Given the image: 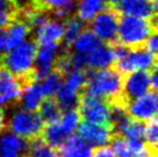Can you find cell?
I'll use <instances>...</instances> for the list:
<instances>
[{"instance_id": "obj_1", "label": "cell", "mask_w": 158, "mask_h": 157, "mask_svg": "<svg viewBox=\"0 0 158 157\" xmlns=\"http://www.w3.org/2000/svg\"><path fill=\"white\" fill-rule=\"evenodd\" d=\"M123 75L115 68L107 67L103 70H92V72L87 73V82L83 91L106 100L107 103L118 102L126 100L123 95Z\"/></svg>"}, {"instance_id": "obj_2", "label": "cell", "mask_w": 158, "mask_h": 157, "mask_svg": "<svg viewBox=\"0 0 158 157\" xmlns=\"http://www.w3.org/2000/svg\"><path fill=\"white\" fill-rule=\"evenodd\" d=\"M37 44L35 40L24 39L22 43L6 51L0 57V64L22 81L23 86L36 78L35 56Z\"/></svg>"}, {"instance_id": "obj_3", "label": "cell", "mask_w": 158, "mask_h": 157, "mask_svg": "<svg viewBox=\"0 0 158 157\" xmlns=\"http://www.w3.org/2000/svg\"><path fill=\"white\" fill-rule=\"evenodd\" d=\"M156 19H143L137 16L123 15L119 20L117 38L123 46L133 49L142 46L145 39L156 32Z\"/></svg>"}, {"instance_id": "obj_4", "label": "cell", "mask_w": 158, "mask_h": 157, "mask_svg": "<svg viewBox=\"0 0 158 157\" xmlns=\"http://www.w3.org/2000/svg\"><path fill=\"white\" fill-rule=\"evenodd\" d=\"M115 60L114 68L120 74L126 75L135 70H151L156 67V53L150 52L143 46L126 48L120 44H113Z\"/></svg>"}, {"instance_id": "obj_5", "label": "cell", "mask_w": 158, "mask_h": 157, "mask_svg": "<svg viewBox=\"0 0 158 157\" xmlns=\"http://www.w3.org/2000/svg\"><path fill=\"white\" fill-rule=\"evenodd\" d=\"M79 112L76 110L65 111V113L53 122H48L43 127L40 136L48 144L53 148H58L69 138L80 124Z\"/></svg>"}, {"instance_id": "obj_6", "label": "cell", "mask_w": 158, "mask_h": 157, "mask_svg": "<svg viewBox=\"0 0 158 157\" xmlns=\"http://www.w3.org/2000/svg\"><path fill=\"white\" fill-rule=\"evenodd\" d=\"M77 109L80 117L83 120L99 124L113 129L110 104L106 100L81 92Z\"/></svg>"}, {"instance_id": "obj_7", "label": "cell", "mask_w": 158, "mask_h": 157, "mask_svg": "<svg viewBox=\"0 0 158 157\" xmlns=\"http://www.w3.org/2000/svg\"><path fill=\"white\" fill-rule=\"evenodd\" d=\"M8 126L12 133L29 141L40 136L42 129L44 127V121L37 112L23 109L18 110L12 114Z\"/></svg>"}, {"instance_id": "obj_8", "label": "cell", "mask_w": 158, "mask_h": 157, "mask_svg": "<svg viewBox=\"0 0 158 157\" xmlns=\"http://www.w3.org/2000/svg\"><path fill=\"white\" fill-rule=\"evenodd\" d=\"M119 18L120 14L118 13V11L114 6L112 7V5H110L107 8H104L90 21V30L102 42L113 43L117 38L118 24L120 20Z\"/></svg>"}, {"instance_id": "obj_9", "label": "cell", "mask_w": 158, "mask_h": 157, "mask_svg": "<svg viewBox=\"0 0 158 157\" xmlns=\"http://www.w3.org/2000/svg\"><path fill=\"white\" fill-rule=\"evenodd\" d=\"M110 142L118 157H157V148L149 147L141 140H128L113 134Z\"/></svg>"}, {"instance_id": "obj_10", "label": "cell", "mask_w": 158, "mask_h": 157, "mask_svg": "<svg viewBox=\"0 0 158 157\" xmlns=\"http://www.w3.org/2000/svg\"><path fill=\"white\" fill-rule=\"evenodd\" d=\"M157 95L156 90H151L128 100L126 104V112L134 119L141 121H148L157 117Z\"/></svg>"}, {"instance_id": "obj_11", "label": "cell", "mask_w": 158, "mask_h": 157, "mask_svg": "<svg viewBox=\"0 0 158 157\" xmlns=\"http://www.w3.org/2000/svg\"><path fill=\"white\" fill-rule=\"evenodd\" d=\"M151 90L150 70H135L126 74L123 81V95L127 100Z\"/></svg>"}, {"instance_id": "obj_12", "label": "cell", "mask_w": 158, "mask_h": 157, "mask_svg": "<svg viewBox=\"0 0 158 157\" xmlns=\"http://www.w3.org/2000/svg\"><path fill=\"white\" fill-rule=\"evenodd\" d=\"M79 136L91 146L92 148H98L102 146H106L113 136V129L110 127L103 126L99 124L85 121L79 124Z\"/></svg>"}, {"instance_id": "obj_13", "label": "cell", "mask_w": 158, "mask_h": 157, "mask_svg": "<svg viewBox=\"0 0 158 157\" xmlns=\"http://www.w3.org/2000/svg\"><path fill=\"white\" fill-rule=\"evenodd\" d=\"M113 6L120 15L156 19L157 0H120Z\"/></svg>"}, {"instance_id": "obj_14", "label": "cell", "mask_w": 158, "mask_h": 157, "mask_svg": "<svg viewBox=\"0 0 158 157\" xmlns=\"http://www.w3.org/2000/svg\"><path fill=\"white\" fill-rule=\"evenodd\" d=\"M59 56V44H37L35 56V75L42 78L54 67V64Z\"/></svg>"}, {"instance_id": "obj_15", "label": "cell", "mask_w": 158, "mask_h": 157, "mask_svg": "<svg viewBox=\"0 0 158 157\" xmlns=\"http://www.w3.org/2000/svg\"><path fill=\"white\" fill-rule=\"evenodd\" d=\"M85 66L90 70H103L111 67L115 60L114 46L112 43L99 44L91 52L84 56Z\"/></svg>"}, {"instance_id": "obj_16", "label": "cell", "mask_w": 158, "mask_h": 157, "mask_svg": "<svg viewBox=\"0 0 158 157\" xmlns=\"http://www.w3.org/2000/svg\"><path fill=\"white\" fill-rule=\"evenodd\" d=\"M22 90V81L0 64V96L6 102H15L20 100Z\"/></svg>"}, {"instance_id": "obj_17", "label": "cell", "mask_w": 158, "mask_h": 157, "mask_svg": "<svg viewBox=\"0 0 158 157\" xmlns=\"http://www.w3.org/2000/svg\"><path fill=\"white\" fill-rule=\"evenodd\" d=\"M34 32L36 36V44H59L62 40L64 23L48 18V20H45Z\"/></svg>"}, {"instance_id": "obj_18", "label": "cell", "mask_w": 158, "mask_h": 157, "mask_svg": "<svg viewBox=\"0 0 158 157\" xmlns=\"http://www.w3.org/2000/svg\"><path fill=\"white\" fill-rule=\"evenodd\" d=\"M59 157H91L94 148L81 136L72 135L58 147Z\"/></svg>"}, {"instance_id": "obj_19", "label": "cell", "mask_w": 158, "mask_h": 157, "mask_svg": "<svg viewBox=\"0 0 158 157\" xmlns=\"http://www.w3.org/2000/svg\"><path fill=\"white\" fill-rule=\"evenodd\" d=\"M7 29L4 30V50L8 51L12 48L22 43L26 39L28 34L30 32L29 27L27 26L20 15H18L9 24H7Z\"/></svg>"}, {"instance_id": "obj_20", "label": "cell", "mask_w": 158, "mask_h": 157, "mask_svg": "<svg viewBox=\"0 0 158 157\" xmlns=\"http://www.w3.org/2000/svg\"><path fill=\"white\" fill-rule=\"evenodd\" d=\"M31 6L58 18H67L76 5V0H32Z\"/></svg>"}, {"instance_id": "obj_21", "label": "cell", "mask_w": 158, "mask_h": 157, "mask_svg": "<svg viewBox=\"0 0 158 157\" xmlns=\"http://www.w3.org/2000/svg\"><path fill=\"white\" fill-rule=\"evenodd\" d=\"M45 98V95L42 87H40V80L35 78L34 80L29 81L23 86V90L20 97V100L22 103V106L27 110L35 111L38 109L42 100Z\"/></svg>"}, {"instance_id": "obj_22", "label": "cell", "mask_w": 158, "mask_h": 157, "mask_svg": "<svg viewBox=\"0 0 158 157\" xmlns=\"http://www.w3.org/2000/svg\"><path fill=\"white\" fill-rule=\"evenodd\" d=\"M27 146V140L14 133H6L0 138V157H21Z\"/></svg>"}, {"instance_id": "obj_23", "label": "cell", "mask_w": 158, "mask_h": 157, "mask_svg": "<svg viewBox=\"0 0 158 157\" xmlns=\"http://www.w3.org/2000/svg\"><path fill=\"white\" fill-rule=\"evenodd\" d=\"M105 8V0H79L76 4L77 18L82 22H90Z\"/></svg>"}, {"instance_id": "obj_24", "label": "cell", "mask_w": 158, "mask_h": 157, "mask_svg": "<svg viewBox=\"0 0 158 157\" xmlns=\"http://www.w3.org/2000/svg\"><path fill=\"white\" fill-rule=\"evenodd\" d=\"M101 44V40L91 30H83L72 43L73 52L79 54H88Z\"/></svg>"}, {"instance_id": "obj_25", "label": "cell", "mask_w": 158, "mask_h": 157, "mask_svg": "<svg viewBox=\"0 0 158 157\" xmlns=\"http://www.w3.org/2000/svg\"><path fill=\"white\" fill-rule=\"evenodd\" d=\"M80 95L81 94L70 90L62 83L60 88L58 89V91L56 92V100L61 111L75 110L79 104Z\"/></svg>"}, {"instance_id": "obj_26", "label": "cell", "mask_w": 158, "mask_h": 157, "mask_svg": "<svg viewBox=\"0 0 158 157\" xmlns=\"http://www.w3.org/2000/svg\"><path fill=\"white\" fill-rule=\"evenodd\" d=\"M29 141L30 142H28L26 150L28 153V157H59L57 150L46 143L40 136Z\"/></svg>"}, {"instance_id": "obj_27", "label": "cell", "mask_w": 158, "mask_h": 157, "mask_svg": "<svg viewBox=\"0 0 158 157\" xmlns=\"http://www.w3.org/2000/svg\"><path fill=\"white\" fill-rule=\"evenodd\" d=\"M37 78L40 80V87H42L45 97H53L62 84V75L54 68L51 72H48V74H45L44 76Z\"/></svg>"}, {"instance_id": "obj_28", "label": "cell", "mask_w": 158, "mask_h": 157, "mask_svg": "<svg viewBox=\"0 0 158 157\" xmlns=\"http://www.w3.org/2000/svg\"><path fill=\"white\" fill-rule=\"evenodd\" d=\"M38 114L46 124L56 121L61 116V109L59 108L57 100L53 97H45L38 106Z\"/></svg>"}, {"instance_id": "obj_29", "label": "cell", "mask_w": 158, "mask_h": 157, "mask_svg": "<svg viewBox=\"0 0 158 157\" xmlns=\"http://www.w3.org/2000/svg\"><path fill=\"white\" fill-rule=\"evenodd\" d=\"M19 12L18 0H0V28L9 24L19 15Z\"/></svg>"}, {"instance_id": "obj_30", "label": "cell", "mask_w": 158, "mask_h": 157, "mask_svg": "<svg viewBox=\"0 0 158 157\" xmlns=\"http://www.w3.org/2000/svg\"><path fill=\"white\" fill-rule=\"evenodd\" d=\"M83 31V22L81 21L77 16L69 18L64 23V35L62 40L66 43V45L69 48V45L75 40V38Z\"/></svg>"}, {"instance_id": "obj_31", "label": "cell", "mask_w": 158, "mask_h": 157, "mask_svg": "<svg viewBox=\"0 0 158 157\" xmlns=\"http://www.w3.org/2000/svg\"><path fill=\"white\" fill-rule=\"evenodd\" d=\"M66 78H65V86L68 89L73 90L75 92H81L83 91L85 82H87V73L85 70H72L69 73H67Z\"/></svg>"}, {"instance_id": "obj_32", "label": "cell", "mask_w": 158, "mask_h": 157, "mask_svg": "<svg viewBox=\"0 0 158 157\" xmlns=\"http://www.w3.org/2000/svg\"><path fill=\"white\" fill-rule=\"evenodd\" d=\"M144 125L143 131V138L145 139V143L149 147L157 148L158 141V127H157V117L150 119Z\"/></svg>"}, {"instance_id": "obj_33", "label": "cell", "mask_w": 158, "mask_h": 157, "mask_svg": "<svg viewBox=\"0 0 158 157\" xmlns=\"http://www.w3.org/2000/svg\"><path fill=\"white\" fill-rule=\"evenodd\" d=\"M142 46H143V48H145L147 50H149L150 52H154V53L157 52L158 38H157V35H156V32L151 34V35H150L148 38L145 39V42L143 43V45H142Z\"/></svg>"}, {"instance_id": "obj_34", "label": "cell", "mask_w": 158, "mask_h": 157, "mask_svg": "<svg viewBox=\"0 0 158 157\" xmlns=\"http://www.w3.org/2000/svg\"><path fill=\"white\" fill-rule=\"evenodd\" d=\"M91 157H118V156L112 150V148L102 146V147H98L96 150H94Z\"/></svg>"}, {"instance_id": "obj_35", "label": "cell", "mask_w": 158, "mask_h": 157, "mask_svg": "<svg viewBox=\"0 0 158 157\" xmlns=\"http://www.w3.org/2000/svg\"><path fill=\"white\" fill-rule=\"evenodd\" d=\"M6 124H7V121H6V114H5V111L0 109V133L6 128Z\"/></svg>"}, {"instance_id": "obj_36", "label": "cell", "mask_w": 158, "mask_h": 157, "mask_svg": "<svg viewBox=\"0 0 158 157\" xmlns=\"http://www.w3.org/2000/svg\"><path fill=\"white\" fill-rule=\"evenodd\" d=\"M4 51V29L0 28V54Z\"/></svg>"}, {"instance_id": "obj_37", "label": "cell", "mask_w": 158, "mask_h": 157, "mask_svg": "<svg viewBox=\"0 0 158 157\" xmlns=\"http://www.w3.org/2000/svg\"><path fill=\"white\" fill-rule=\"evenodd\" d=\"M105 1H107L110 5H115V4H118L120 0H105Z\"/></svg>"}, {"instance_id": "obj_38", "label": "cell", "mask_w": 158, "mask_h": 157, "mask_svg": "<svg viewBox=\"0 0 158 157\" xmlns=\"http://www.w3.org/2000/svg\"><path fill=\"white\" fill-rule=\"evenodd\" d=\"M6 103H7V102H6V100H5V98H4L2 96H0V106H2V105H5Z\"/></svg>"}, {"instance_id": "obj_39", "label": "cell", "mask_w": 158, "mask_h": 157, "mask_svg": "<svg viewBox=\"0 0 158 157\" xmlns=\"http://www.w3.org/2000/svg\"><path fill=\"white\" fill-rule=\"evenodd\" d=\"M24 157H28V156H24Z\"/></svg>"}]
</instances>
